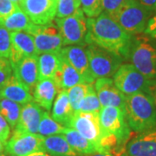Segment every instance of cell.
Instances as JSON below:
<instances>
[{"label": "cell", "mask_w": 156, "mask_h": 156, "mask_svg": "<svg viewBox=\"0 0 156 156\" xmlns=\"http://www.w3.org/2000/svg\"><path fill=\"white\" fill-rule=\"evenodd\" d=\"M88 33L86 44H95L122 56H128L133 36L127 33L109 15L101 12L95 17L87 18Z\"/></svg>", "instance_id": "obj_1"}, {"label": "cell", "mask_w": 156, "mask_h": 156, "mask_svg": "<svg viewBox=\"0 0 156 156\" xmlns=\"http://www.w3.org/2000/svg\"><path fill=\"white\" fill-rule=\"evenodd\" d=\"M125 115L130 129L136 133L156 128L155 103L153 97L147 93L126 96Z\"/></svg>", "instance_id": "obj_2"}, {"label": "cell", "mask_w": 156, "mask_h": 156, "mask_svg": "<svg viewBox=\"0 0 156 156\" xmlns=\"http://www.w3.org/2000/svg\"><path fill=\"white\" fill-rule=\"evenodd\" d=\"M126 60L146 77L156 80V42L147 36H133Z\"/></svg>", "instance_id": "obj_3"}, {"label": "cell", "mask_w": 156, "mask_h": 156, "mask_svg": "<svg viewBox=\"0 0 156 156\" xmlns=\"http://www.w3.org/2000/svg\"><path fill=\"white\" fill-rule=\"evenodd\" d=\"M152 12L136 0H126L111 17L129 35L145 31Z\"/></svg>", "instance_id": "obj_4"}, {"label": "cell", "mask_w": 156, "mask_h": 156, "mask_svg": "<svg viewBox=\"0 0 156 156\" xmlns=\"http://www.w3.org/2000/svg\"><path fill=\"white\" fill-rule=\"evenodd\" d=\"M113 80L117 89L126 96L137 93L150 95L151 89L156 82L146 77L131 63L122 64L113 76Z\"/></svg>", "instance_id": "obj_5"}, {"label": "cell", "mask_w": 156, "mask_h": 156, "mask_svg": "<svg viewBox=\"0 0 156 156\" xmlns=\"http://www.w3.org/2000/svg\"><path fill=\"white\" fill-rule=\"evenodd\" d=\"M85 49L89 57L90 71L95 80L113 77L124 60L122 56L95 44H88Z\"/></svg>", "instance_id": "obj_6"}, {"label": "cell", "mask_w": 156, "mask_h": 156, "mask_svg": "<svg viewBox=\"0 0 156 156\" xmlns=\"http://www.w3.org/2000/svg\"><path fill=\"white\" fill-rule=\"evenodd\" d=\"M55 23L61 34L63 45L86 44L88 24L83 11L67 17H56Z\"/></svg>", "instance_id": "obj_7"}, {"label": "cell", "mask_w": 156, "mask_h": 156, "mask_svg": "<svg viewBox=\"0 0 156 156\" xmlns=\"http://www.w3.org/2000/svg\"><path fill=\"white\" fill-rule=\"evenodd\" d=\"M69 128L76 130L85 139L106 150L102 147L103 134L100 125L99 112H75Z\"/></svg>", "instance_id": "obj_8"}, {"label": "cell", "mask_w": 156, "mask_h": 156, "mask_svg": "<svg viewBox=\"0 0 156 156\" xmlns=\"http://www.w3.org/2000/svg\"><path fill=\"white\" fill-rule=\"evenodd\" d=\"M28 33L33 37L37 55L59 52L63 46L59 30L52 22L44 25L34 23Z\"/></svg>", "instance_id": "obj_9"}, {"label": "cell", "mask_w": 156, "mask_h": 156, "mask_svg": "<svg viewBox=\"0 0 156 156\" xmlns=\"http://www.w3.org/2000/svg\"><path fill=\"white\" fill-rule=\"evenodd\" d=\"M44 136L19 129H13V134L5 147L8 156H28L36 152H43L42 141Z\"/></svg>", "instance_id": "obj_10"}, {"label": "cell", "mask_w": 156, "mask_h": 156, "mask_svg": "<svg viewBox=\"0 0 156 156\" xmlns=\"http://www.w3.org/2000/svg\"><path fill=\"white\" fill-rule=\"evenodd\" d=\"M56 0H20L18 6L35 24L51 23L56 17Z\"/></svg>", "instance_id": "obj_11"}, {"label": "cell", "mask_w": 156, "mask_h": 156, "mask_svg": "<svg viewBox=\"0 0 156 156\" xmlns=\"http://www.w3.org/2000/svg\"><path fill=\"white\" fill-rule=\"evenodd\" d=\"M94 87L101 108L116 107L125 112L126 95L117 89L113 78H98L94 83Z\"/></svg>", "instance_id": "obj_12"}, {"label": "cell", "mask_w": 156, "mask_h": 156, "mask_svg": "<svg viewBox=\"0 0 156 156\" xmlns=\"http://www.w3.org/2000/svg\"><path fill=\"white\" fill-rule=\"evenodd\" d=\"M60 56L75 68L78 73L83 77L86 83L92 84L95 83L90 68H89V57L83 45H68L62 48L59 51Z\"/></svg>", "instance_id": "obj_13"}, {"label": "cell", "mask_w": 156, "mask_h": 156, "mask_svg": "<svg viewBox=\"0 0 156 156\" xmlns=\"http://www.w3.org/2000/svg\"><path fill=\"white\" fill-rule=\"evenodd\" d=\"M122 156H156V128L129 140Z\"/></svg>", "instance_id": "obj_14"}, {"label": "cell", "mask_w": 156, "mask_h": 156, "mask_svg": "<svg viewBox=\"0 0 156 156\" xmlns=\"http://www.w3.org/2000/svg\"><path fill=\"white\" fill-rule=\"evenodd\" d=\"M13 75L28 88L34 90L38 82V56L23 57L12 64Z\"/></svg>", "instance_id": "obj_15"}, {"label": "cell", "mask_w": 156, "mask_h": 156, "mask_svg": "<svg viewBox=\"0 0 156 156\" xmlns=\"http://www.w3.org/2000/svg\"><path fill=\"white\" fill-rule=\"evenodd\" d=\"M11 51L9 60L11 65L23 57L38 56L37 53L33 37L26 31H11Z\"/></svg>", "instance_id": "obj_16"}, {"label": "cell", "mask_w": 156, "mask_h": 156, "mask_svg": "<svg viewBox=\"0 0 156 156\" xmlns=\"http://www.w3.org/2000/svg\"><path fill=\"white\" fill-rule=\"evenodd\" d=\"M43 113V108L34 101L24 104L22 107L19 121L15 128L28 133L37 134Z\"/></svg>", "instance_id": "obj_17"}, {"label": "cell", "mask_w": 156, "mask_h": 156, "mask_svg": "<svg viewBox=\"0 0 156 156\" xmlns=\"http://www.w3.org/2000/svg\"><path fill=\"white\" fill-rule=\"evenodd\" d=\"M59 89L53 78L38 81L34 89L33 99L42 108L50 111Z\"/></svg>", "instance_id": "obj_18"}, {"label": "cell", "mask_w": 156, "mask_h": 156, "mask_svg": "<svg viewBox=\"0 0 156 156\" xmlns=\"http://www.w3.org/2000/svg\"><path fill=\"white\" fill-rule=\"evenodd\" d=\"M2 98H6L19 103L20 105H24L30 101H33L30 90L22 83L13 74L10 80L1 89Z\"/></svg>", "instance_id": "obj_19"}, {"label": "cell", "mask_w": 156, "mask_h": 156, "mask_svg": "<svg viewBox=\"0 0 156 156\" xmlns=\"http://www.w3.org/2000/svg\"><path fill=\"white\" fill-rule=\"evenodd\" d=\"M62 135L78 155H89L95 153H108L103 148L95 145L89 140L85 139L83 135L73 128H65Z\"/></svg>", "instance_id": "obj_20"}, {"label": "cell", "mask_w": 156, "mask_h": 156, "mask_svg": "<svg viewBox=\"0 0 156 156\" xmlns=\"http://www.w3.org/2000/svg\"><path fill=\"white\" fill-rule=\"evenodd\" d=\"M62 57V56H61ZM59 90L69 89L80 83H86L83 77L66 60L62 57L61 65L53 77Z\"/></svg>", "instance_id": "obj_21"}, {"label": "cell", "mask_w": 156, "mask_h": 156, "mask_svg": "<svg viewBox=\"0 0 156 156\" xmlns=\"http://www.w3.org/2000/svg\"><path fill=\"white\" fill-rule=\"evenodd\" d=\"M75 111L69 100L66 89L57 93L52 107V118L65 128H69Z\"/></svg>", "instance_id": "obj_22"}, {"label": "cell", "mask_w": 156, "mask_h": 156, "mask_svg": "<svg viewBox=\"0 0 156 156\" xmlns=\"http://www.w3.org/2000/svg\"><path fill=\"white\" fill-rule=\"evenodd\" d=\"M42 148L43 152L51 156H78L62 134L44 137L42 141Z\"/></svg>", "instance_id": "obj_23"}, {"label": "cell", "mask_w": 156, "mask_h": 156, "mask_svg": "<svg viewBox=\"0 0 156 156\" xmlns=\"http://www.w3.org/2000/svg\"><path fill=\"white\" fill-rule=\"evenodd\" d=\"M61 61L59 52L40 54L38 56V81L54 77L60 68Z\"/></svg>", "instance_id": "obj_24"}, {"label": "cell", "mask_w": 156, "mask_h": 156, "mask_svg": "<svg viewBox=\"0 0 156 156\" xmlns=\"http://www.w3.org/2000/svg\"><path fill=\"white\" fill-rule=\"evenodd\" d=\"M0 24L9 31H26L33 26V23L29 17L20 9V7L9 17L0 20Z\"/></svg>", "instance_id": "obj_25"}, {"label": "cell", "mask_w": 156, "mask_h": 156, "mask_svg": "<svg viewBox=\"0 0 156 156\" xmlns=\"http://www.w3.org/2000/svg\"><path fill=\"white\" fill-rule=\"evenodd\" d=\"M21 109L22 107L17 102L6 98H2L0 100V114L5 117L12 129L16 128L18 123Z\"/></svg>", "instance_id": "obj_26"}, {"label": "cell", "mask_w": 156, "mask_h": 156, "mask_svg": "<svg viewBox=\"0 0 156 156\" xmlns=\"http://www.w3.org/2000/svg\"><path fill=\"white\" fill-rule=\"evenodd\" d=\"M65 128V127H63L50 116L48 111H44L39 123L37 134L44 137L55 134H62Z\"/></svg>", "instance_id": "obj_27"}, {"label": "cell", "mask_w": 156, "mask_h": 156, "mask_svg": "<svg viewBox=\"0 0 156 156\" xmlns=\"http://www.w3.org/2000/svg\"><path fill=\"white\" fill-rule=\"evenodd\" d=\"M101 105L99 98L97 96L94 83L89 84V90L85 95L83 100L82 101L78 111L81 112H100Z\"/></svg>", "instance_id": "obj_28"}, {"label": "cell", "mask_w": 156, "mask_h": 156, "mask_svg": "<svg viewBox=\"0 0 156 156\" xmlns=\"http://www.w3.org/2000/svg\"><path fill=\"white\" fill-rule=\"evenodd\" d=\"M81 11L80 0H57L56 14L57 18L73 16Z\"/></svg>", "instance_id": "obj_29"}, {"label": "cell", "mask_w": 156, "mask_h": 156, "mask_svg": "<svg viewBox=\"0 0 156 156\" xmlns=\"http://www.w3.org/2000/svg\"><path fill=\"white\" fill-rule=\"evenodd\" d=\"M89 84L88 83H80L67 89L69 100L71 104L73 110L75 112L78 111L82 101L83 100L85 95H87L89 90Z\"/></svg>", "instance_id": "obj_30"}, {"label": "cell", "mask_w": 156, "mask_h": 156, "mask_svg": "<svg viewBox=\"0 0 156 156\" xmlns=\"http://www.w3.org/2000/svg\"><path fill=\"white\" fill-rule=\"evenodd\" d=\"M81 8L84 15L95 17L102 12V0H80Z\"/></svg>", "instance_id": "obj_31"}, {"label": "cell", "mask_w": 156, "mask_h": 156, "mask_svg": "<svg viewBox=\"0 0 156 156\" xmlns=\"http://www.w3.org/2000/svg\"><path fill=\"white\" fill-rule=\"evenodd\" d=\"M11 51V33L0 24V57L10 58Z\"/></svg>", "instance_id": "obj_32"}, {"label": "cell", "mask_w": 156, "mask_h": 156, "mask_svg": "<svg viewBox=\"0 0 156 156\" xmlns=\"http://www.w3.org/2000/svg\"><path fill=\"white\" fill-rule=\"evenodd\" d=\"M13 74L11 61L5 57H0V89L10 80Z\"/></svg>", "instance_id": "obj_33"}, {"label": "cell", "mask_w": 156, "mask_h": 156, "mask_svg": "<svg viewBox=\"0 0 156 156\" xmlns=\"http://www.w3.org/2000/svg\"><path fill=\"white\" fill-rule=\"evenodd\" d=\"M18 8L19 6L13 4L11 0H0V20L9 17Z\"/></svg>", "instance_id": "obj_34"}, {"label": "cell", "mask_w": 156, "mask_h": 156, "mask_svg": "<svg viewBox=\"0 0 156 156\" xmlns=\"http://www.w3.org/2000/svg\"><path fill=\"white\" fill-rule=\"evenodd\" d=\"M126 0H102V11L111 17L115 14Z\"/></svg>", "instance_id": "obj_35"}, {"label": "cell", "mask_w": 156, "mask_h": 156, "mask_svg": "<svg viewBox=\"0 0 156 156\" xmlns=\"http://www.w3.org/2000/svg\"><path fill=\"white\" fill-rule=\"evenodd\" d=\"M11 135V127L5 117L0 114V139L5 144Z\"/></svg>", "instance_id": "obj_36"}, {"label": "cell", "mask_w": 156, "mask_h": 156, "mask_svg": "<svg viewBox=\"0 0 156 156\" xmlns=\"http://www.w3.org/2000/svg\"><path fill=\"white\" fill-rule=\"evenodd\" d=\"M144 33L156 42V15L150 17V19L148 20Z\"/></svg>", "instance_id": "obj_37"}, {"label": "cell", "mask_w": 156, "mask_h": 156, "mask_svg": "<svg viewBox=\"0 0 156 156\" xmlns=\"http://www.w3.org/2000/svg\"><path fill=\"white\" fill-rule=\"evenodd\" d=\"M152 13L156 12V0H136Z\"/></svg>", "instance_id": "obj_38"}, {"label": "cell", "mask_w": 156, "mask_h": 156, "mask_svg": "<svg viewBox=\"0 0 156 156\" xmlns=\"http://www.w3.org/2000/svg\"><path fill=\"white\" fill-rule=\"evenodd\" d=\"M150 95L153 97V99H154V103H155V106H156V82L154 83V84L153 85L152 89H151Z\"/></svg>", "instance_id": "obj_39"}, {"label": "cell", "mask_w": 156, "mask_h": 156, "mask_svg": "<svg viewBox=\"0 0 156 156\" xmlns=\"http://www.w3.org/2000/svg\"><path fill=\"white\" fill-rule=\"evenodd\" d=\"M80 156H114L111 153H95L89 155H80Z\"/></svg>", "instance_id": "obj_40"}, {"label": "cell", "mask_w": 156, "mask_h": 156, "mask_svg": "<svg viewBox=\"0 0 156 156\" xmlns=\"http://www.w3.org/2000/svg\"><path fill=\"white\" fill-rule=\"evenodd\" d=\"M28 156H51L49 154L45 153V152H36V153H33L31 154H30Z\"/></svg>", "instance_id": "obj_41"}, {"label": "cell", "mask_w": 156, "mask_h": 156, "mask_svg": "<svg viewBox=\"0 0 156 156\" xmlns=\"http://www.w3.org/2000/svg\"><path fill=\"white\" fill-rule=\"evenodd\" d=\"M5 144L0 139V154H2L5 151Z\"/></svg>", "instance_id": "obj_42"}, {"label": "cell", "mask_w": 156, "mask_h": 156, "mask_svg": "<svg viewBox=\"0 0 156 156\" xmlns=\"http://www.w3.org/2000/svg\"><path fill=\"white\" fill-rule=\"evenodd\" d=\"M11 1L13 3V4L17 5H19V3H20V0H11Z\"/></svg>", "instance_id": "obj_43"}, {"label": "cell", "mask_w": 156, "mask_h": 156, "mask_svg": "<svg viewBox=\"0 0 156 156\" xmlns=\"http://www.w3.org/2000/svg\"><path fill=\"white\" fill-rule=\"evenodd\" d=\"M0 156H8V155H7L6 154H4V153H3L2 154H0Z\"/></svg>", "instance_id": "obj_44"}, {"label": "cell", "mask_w": 156, "mask_h": 156, "mask_svg": "<svg viewBox=\"0 0 156 156\" xmlns=\"http://www.w3.org/2000/svg\"><path fill=\"white\" fill-rule=\"evenodd\" d=\"M2 99V95H1V89H0V100Z\"/></svg>", "instance_id": "obj_45"}, {"label": "cell", "mask_w": 156, "mask_h": 156, "mask_svg": "<svg viewBox=\"0 0 156 156\" xmlns=\"http://www.w3.org/2000/svg\"><path fill=\"white\" fill-rule=\"evenodd\" d=\"M56 1H57V0H56Z\"/></svg>", "instance_id": "obj_46"}]
</instances>
